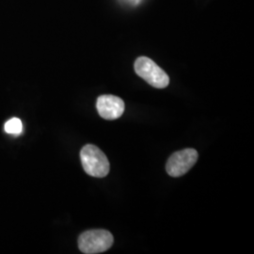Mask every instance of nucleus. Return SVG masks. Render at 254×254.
I'll list each match as a JSON object with an SVG mask.
<instances>
[{"label":"nucleus","mask_w":254,"mask_h":254,"mask_svg":"<svg viewBox=\"0 0 254 254\" xmlns=\"http://www.w3.org/2000/svg\"><path fill=\"white\" fill-rule=\"evenodd\" d=\"M80 159L84 171L92 177L103 178L109 174V159L97 146H84L80 152Z\"/></svg>","instance_id":"f257e3e1"},{"label":"nucleus","mask_w":254,"mask_h":254,"mask_svg":"<svg viewBox=\"0 0 254 254\" xmlns=\"http://www.w3.org/2000/svg\"><path fill=\"white\" fill-rule=\"evenodd\" d=\"M134 68L136 74L154 88L164 89L170 84V77L167 73L147 57L137 58Z\"/></svg>","instance_id":"f03ea898"},{"label":"nucleus","mask_w":254,"mask_h":254,"mask_svg":"<svg viewBox=\"0 0 254 254\" xmlns=\"http://www.w3.org/2000/svg\"><path fill=\"white\" fill-rule=\"evenodd\" d=\"M113 241V236L107 230H90L79 236L78 248L83 254H101L109 250Z\"/></svg>","instance_id":"7ed1b4c3"},{"label":"nucleus","mask_w":254,"mask_h":254,"mask_svg":"<svg viewBox=\"0 0 254 254\" xmlns=\"http://www.w3.org/2000/svg\"><path fill=\"white\" fill-rule=\"evenodd\" d=\"M199 154L194 149H185L171 155L166 164V171L172 177H180L190 172L196 164Z\"/></svg>","instance_id":"20e7f679"},{"label":"nucleus","mask_w":254,"mask_h":254,"mask_svg":"<svg viewBox=\"0 0 254 254\" xmlns=\"http://www.w3.org/2000/svg\"><path fill=\"white\" fill-rule=\"evenodd\" d=\"M96 109L102 118L114 121L124 114L125 102L115 95H101L96 102Z\"/></svg>","instance_id":"39448f33"},{"label":"nucleus","mask_w":254,"mask_h":254,"mask_svg":"<svg viewBox=\"0 0 254 254\" xmlns=\"http://www.w3.org/2000/svg\"><path fill=\"white\" fill-rule=\"evenodd\" d=\"M5 131L14 136H19L23 132V124L18 118H12L5 124Z\"/></svg>","instance_id":"423d86ee"}]
</instances>
